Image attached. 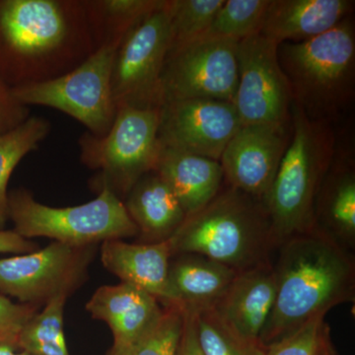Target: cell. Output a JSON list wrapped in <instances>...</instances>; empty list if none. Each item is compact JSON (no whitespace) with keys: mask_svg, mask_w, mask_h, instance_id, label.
I'll return each mask as SVG.
<instances>
[{"mask_svg":"<svg viewBox=\"0 0 355 355\" xmlns=\"http://www.w3.org/2000/svg\"><path fill=\"white\" fill-rule=\"evenodd\" d=\"M97 49L83 0H0V79L8 87L64 76Z\"/></svg>","mask_w":355,"mask_h":355,"instance_id":"1","label":"cell"},{"mask_svg":"<svg viewBox=\"0 0 355 355\" xmlns=\"http://www.w3.org/2000/svg\"><path fill=\"white\" fill-rule=\"evenodd\" d=\"M277 296L261 331L263 347L354 300L355 266L334 236L316 225L280 243Z\"/></svg>","mask_w":355,"mask_h":355,"instance_id":"2","label":"cell"},{"mask_svg":"<svg viewBox=\"0 0 355 355\" xmlns=\"http://www.w3.org/2000/svg\"><path fill=\"white\" fill-rule=\"evenodd\" d=\"M168 240L173 257L200 254L238 272L270 261L277 245L263 202L232 187L186 216Z\"/></svg>","mask_w":355,"mask_h":355,"instance_id":"3","label":"cell"},{"mask_svg":"<svg viewBox=\"0 0 355 355\" xmlns=\"http://www.w3.org/2000/svg\"><path fill=\"white\" fill-rule=\"evenodd\" d=\"M336 153L331 123L312 120L292 104L291 141L263 200L277 245L317 225L318 193Z\"/></svg>","mask_w":355,"mask_h":355,"instance_id":"4","label":"cell"},{"mask_svg":"<svg viewBox=\"0 0 355 355\" xmlns=\"http://www.w3.org/2000/svg\"><path fill=\"white\" fill-rule=\"evenodd\" d=\"M277 55L291 86L292 104L315 121L336 120L355 97V29L352 17L330 31L279 44Z\"/></svg>","mask_w":355,"mask_h":355,"instance_id":"5","label":"cell"},{"mask_svg":"<svg viewBox=\"0 0 355 355\" xmlns=\"http://www.w3.org/2000/svg\"><path fill=\"white\" fill-rule=\"evenodd\" d=\"M8 219L25 239L46 237L74 247L139 235L125 203L108 188L94 200L76 207H53L39 202L29 191L8 193Z\"/></svg>","mask_w":355,"mask_h":355,"instance_id":"6","label":"cell"},{"mask_svg":"<svg viewBox=\"0 0 355 355\" xmlns=\"http://www.w3.org/2000/svg\"><path fill=\"white\" fill-rule=\"evenodd\" d=\"M159 119L158 108L120 107L108 132L81 135L80 161L98 172L99 191L108 188L123 202L133 186L153 172L160 150Z\"/></svg>","mask_w":355,"mask_h":355,"instance_id":"7","label":"cell"},{"mask_svg":"<svg viewBox=\"0 0 355 355\" xmlns=\"http://www.w3.org/2000/svg\"><path fill=\"white\" fill-rule=\"evenodd\" d=\"M119 46L102 44L64 76L11 89L13 96L24 106L58 110L83 123L87 132L101 137L111 128L116 113L111 79Z\"/></svg>","mask_w":355,"mask_h":355,"instance_id":"8","label":"cell"},{"mask_svg":"<svg viewBox=\"0 0 355 355\" xmlns=\"http://www.w3.org/2000/svg\"><path fill=\"white\" fill-rule=\"evenodd\" d=\"M170 46V0H161L133 26L116 49L111 79L116 109L162 107V74Z\"/></svg>","mask_w":355,"mask_h":355,"instance_id":"9","label":"cell"},{"mask_svg":"<svg viewBox=\"0 0 355 355\" xmlns=\"http://www.w3.org/2000/svg\"><path fill=\"white\" fill-rule=\"evenodd\" d=\"M238 43L202 37L170 51L162 74L163 105L188 99L233 103L238 85Z\"/></svg>","mask_w":355,"mask_h":355,"instance_id":"10","label":"cell"},{"mask_svg":"<svg viewBox=\"0 0 355 355\" xmlns=\"http://www.w3.org/2000/svg\"><path fill=\"white\" fill-rule=\"evenodd\" d=\"M94 250L53 242L31 253L1 259L0 293L38 307L57 296L69 297L86 279Z\"/></svg>","mask_w":355,"mask_h":355,"instance_id":"11","label":"cell"},{"mask_svg":"<svg viewBox=\"0 0 355 355\" xmlns=\"http://www.w3.org/2000/svg\"><path fill=\"white\" fill-rule=\"evenodd\" d=\"M263 35L238 43V85L233 105L241 125L291 123L292 95L277 55Z\"/></svg>","mask_w":355,"mask_h":355,"instance_id":"12","label":"cell"},{"mask_svg":"<svg viewBox=\"0 0 355 355\" xmlns=\"http://www.w3.org/2000/svg\"><path fill=\"white\" fill-rule=\"evenodd\" d=\"M240 125L233 103L179 100L161 107L158 139L162 146L219 161Z\"/></svg>","mask_w":355,"mask_h":355,"instance_id":"13","label":"cell"},{"mask_svg":"<svg viewBox=\"0 0 355 355\" xmlns=\"http://www.w3.org/2000/svg\"><path fill=\"white\" fill-rule=\"evenodd\" d=\"M291 137L288 125H240L219 159L223 177L236 190L263 202Z\"/></svg>","mask_w":355,"mask_h":355,"instance_id":"14","label":"cell"},{"mask_svg":"<svg viewBox=\"0 0 355 355\" xmlns=\"http://www.w3.org/2000/svg\"><path fill=\"white\" fill-rule=\"evenodd\" d=\"M275 296L277 275L272 263L268 261L238 272L212 308L238 335L251 342L260 343Z\"/></svg>","mask_w":355,"mask_h":355,"instance_id":"15","label":"cell"},{"mask_svg":"<svg viewBox=\"0 0 355 355\" xmlns=\"http://www.w3.org/2000/svg\"><path fill=\"white\" fill-rule=\"evenodd\" d=\"M169 240L130 244L123 240L102 243L101 261L105 268L127 282L151 294L164 305L174 303L169 282Z\"/></svg>","mask_w":355,"mask_h":355,"instance_id":"16","label":"cell"},{"mask_svg":"<svg viewBox=\"0 0 355 355\" xmlns=\"http://www.w3.org/2000/svg\"><path fill=\"white\" fill-rule=\"evenodd\" d=\"M350 0H270L260 34L277 46L308 41L352 15Z\"/></svg>","mask_w":355,"mask_h":355,"instance_id":"17","label":"cell"},{"mask_svg":"<svg viewBox=\"0 0 355 355\" xmlns=\"http://www.w3.org/2000/svg\"><path fill=\"white\" fill-rule=\"evenodd\" d=\"M91 316L108 324L114 345L132 347L162 312L157 299L127 282L99 287L86 304Z\"/></svg>","mask_w":355,"mask_h":355,"instance_id":"18","label":"cell"},{"mask_svg":"<svg viewBox=\"0 0 355 355\" xmlns=\"http://www.w3.org/2000/svg\"><path fill=\"white\" fill-rule=\"evenodd\" d=\"M153 172L171 189L186 216L207 207L224 179L219 161L161 144Z\"/></svg>","mask_w":355,"mask_h":355,"instance_id":"19","label":"cell"},{"mask_svg":"<svg viewBox=\"0 0 355 355\" xmlns=\"http://www.w3.org/2000/svg\"><path fill=\"white\" fill-rule=\"evenodd\" d=\"M123 203L139 234L150 243L171 238L186 218L176 196L154 172L133 186Z\"/></svg>","mask_w":355,"mask_h":355,"instance_id":"20","label":"cell"},{"mask_svg":"<svg viewBox=\"0 0 355 355\" xmlns=\"http://www.w3.org/2000/svg\"><path fill=\"white\" fill-rule=\"evenodd\" d=\"M169 268L174 303L191 309L212 307L232 284L238 270L200 254H178Z\"/></svg>","mask_w":355,"mask_h":355,"instance_id":"21","label":"cell"},{"mask_svg":"<svg viewBox=\"0 0 355 355\" xmlns=\"http://www.w3.org/2000/svg\"><path fill=\"white\" fill-rule=\"evenodd\" d=\"M350 153H338L324 176L315 205L316 224L323 222L324 229L336 240L355 239V171Z\"/></svg>","mask_w":355,"mask_h":355,"instance_id":"22","label":"cell"},{"mask_svg":"<svg viewBox=\"0 0 355 355\" xmlns=\"http://www.w3.org/2000/svg\"><path fill=\"white\" fill-rule=\"evenodd\" d=\"M97 48L118 43L161 0H83Z\"/></svg>","mask_w":355,"mask_h":355,"instance_id":"23","label":"cell"},{"mask_svg":"<svg viewBox=\"0 0 355 355\" xmlns=\"http://www.w3.org/2000/svg\"><path fill=\"white\" fill-rule=\"evenodd\" d=\"M51 123L30 116L19 125L0 135V230L8 220L9 180L25 156L36 150L51 132Z\"/></svg>","mask_w":355,"mask_h":355,"instance_id":"24","label":"cell"},{"mask_svg":"<svg viewBox=\"0 0 355 355\" xmlns=\"http://www.w3.org/2000/svg\"><path fill=\"white\" fill-rule=\"evenodd\" d=\"M67 296H57L23 327L16 338L18 349L30 355H69L64 331Z\"/></svg>","mask_w":355,"mask_h":355,"instance_id":"25","label":"cell"},{"mask_svg":"<svg viewBox=\"0 0 355 355\" xmlns=\"http://www.w3.org/2000/svg\"><path fill=\"white\" fill-rule=\"evenodd\" d=\"M270 0H224L202 37L242 40L259 34Z\"/></svg>","mask_w":355,"mask_h":355,"instance_id":"26","label":"cell"},{"mask_svg":"<svg viewBox=\"0 0 355 355\" xmlns=\"http://www.w3.org/2000/svg\"><path fill=\"white\" fill-rule=\"evenodd\" d=\"M193 310L203 354L266 355V349L260 343L251 342L238 335L222 321L214 308Z\"/></svg>","mask_w":355,"mask_h":355,"instance_id":"27","label":"cell"},{"mask_svg":"<svg viewBox=\"0 0 355 355\" xmlns=\"http://www.w3.org/2000/svg\"><path fill=\"white\" fill-rule=\"evenodd\" d=\"M223 3L224 0H170V51L202 38Z\"/></svg>","mask_w":355,"mask_h":355,"instance_id":"28","label":"cell"},{"mask_svg":"<svg viewBox=\"0 0 355 355\" xmlns=\"http://www.w3.org/2000/svg\"><path fill=\"white\" fill-rule=\"evenodd\" d=\"M184 322L183 305H164L158 319L130 347L132 355H177Z\"/></svg>","mask_w":355,"mask_h":355,"instance_id":"29","label":"cell"},{"mask_svg":"<svg viewBox=\"0 0 355 355\" xmlns=\"http://www.w3.org/2000/svg\"><path fill=\"white\" fill-rule=\"evenodd\" d=\"M330 345L329 327L321 316L265 347L266 355H321Z\"/></svg>","mask_w":355,"mask_h":355,"instance_id":"30","label":"cell"},{"mask_svg":"<svg viewBox=\"0 0 355 355\" xmlns=\"http://www.w3.org/2000/svg\"><path fill=\"white\" fill-rule=\"evenodd\" d=\"M38 306L14 303L0 293V340L16 343L20 331L38 313Z\"/></svg>","mask_w":355,"mask_h":355,"instance_id":"31","label":"cell"},{"mask_svg":"<svg viewBox=\"0 0 355 355\" xmlns=\"http://www.w3.org/2000/svg\"><path fill=\"white\" fill-rule=\"evenodd\" d=\"M30 116L29 107L17 101L11 88L0 79V135L17 127Z\"/></svg>","mask_w":355,"mask_h":355,"instance_id":"32","label":"cell"},{"mask_svg":"<svg viewBox=\"0 0 355 355\" xmlns=\"http://www.w3.org/2000/svg\"><path fill=\"white\" fill-rule=\"evenodd\" d=\"M184 309L183 333H182L177 355H205L198 340L195 312L191 308L184 307Z\"/></svg>","mask_w":355,"mask_h":355,"instance_id":"33","label":"cell"},{"mask_svg":"<svg viewBox=\"0 0 355 355\" xmlns=\"http://www.w3.org/2000/svg\"><path fill=\"white\" fill-rule=\"evenodd\" d=\"M38 250L35 244L14 230H0V253L23 254Z\"/></svg>","mask_w":355,"mask_h":355,"instance_id":"34","label":"cell"},{"mask_svg":"<svg viewBox=\"0 0 355 355\" xmlns=\"http://www.w3.org/2000/svg\"><path fill=\"white\" fill-rule=\"evenodd\" d=\"M18 347L10 340H0V355H30L24 350L18 352Z\"/></svg>","mask_w":355,"mask_h":355,"instance_id":"35","label":"cell"},{"mask_svg":"<svg viewBox=\"0 0 355 355\" xmlns=\"http://www.w3.org/2000/svg\"><path fill=\"white\" fill-rule=\"evenodd\" d=\"M107 355H132V352L127 345H113Z\"/></svg>","mask_w":355,"mask_h":355,"instance_id":"36","label":"cell"},{"mask_svg":"<svg viewBox=\"0 0 355 355\" xmlns=\"http://www.w3.org/2000/svg\"><path fill=\"white\" fill-rule=\"evenodd\" d=\"M321 355H334L333 352H331V345L324 349V352H322Z\"/></svg>","mask_w":355,"mask_h":355,"instance_id":"37","label":"cell"},{"mask_svg":"<svg viewBox=\"0 0 355 355\" xmlns=\"http://www.w3.org/2000/svg\"></svg>","mask_w":355,"mask_h":355,"instance_id":"38","label":"cell"}]
</instances>
